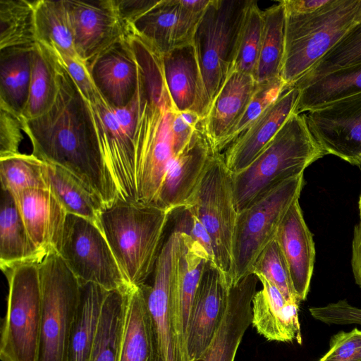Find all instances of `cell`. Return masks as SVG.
Wrapping results in <instances>:
<instances>
[{"instance_id": "cell-1", "label": "cell", "mask_w": 361, "mask_h": 361, "mask_svg": "<svg viewBox=\"0 0 361 361\" xmlns=\"http://www.w3.org/2000/svg\"><path fill=\"white\" fill-rule=\"evenodd\" d=\"M59 62L54 104L39 117L23 118L24 130L32 154L72 173L105 209L118 200V195L103 162L88 103Z\"/></svg>"}, {"instance_id": "cell-2", "label": "cell", "mask_w": 361, "mask_h": 361, "mask_svg": "<svg viewBox=\"0 0 361 361\" xmlns=\"http://www.w3.org/2000/svg\"><path fill=\"white\" fill-rule=\"evenodd\" d=\"M171 214L155 205L120 200L101 212L99 228L130 286L145 284L154 271Z\"/></svg>"}, {"instance_id": "cell-3", "label": "cell", "mask_w": 361, "mask_h": 361, "mask_svg": "<svg viewBox=\"0 0 361 361\" xmlns=\"http://www.w3.org/2000/svg\"><path fill=\"white\" fill-rule=\"evenodd\" d=\"M324 155L305 115L294 112L250 165L232 173L237 212L285 181L303 174L307 166Z\"/></svg>"}, {"instance_id": "cell-4", "label": "cell", "mask_w": 361, "mask_h": 361, "mask_svg": "<svg viewBox=\"0 0 361 361\" xmlns=\"http://www.w3.org/2000/svg\"><path fill=\"white\" fill-rule=\"evenodd\" d=\"M360 0H329L304 15L286 13L281 78L287 89L306 74L355 24Z\"/></svg>"}, {"instance_id": "cell-5", "label": "cell", "mask_w": 361, "mask_h": 361, "mask_svg": "<svg viewBox=\"0 0 361 361\" xmlns=\"http://www.w3.org/2000/svg\"><path fill=\"white\" fill-rule=\"evenodd\" d=\"M251 2L211 0L196 27L192 43L202 80L204 116L233 67Z\"/></svg>"}, {"instance_id": "cell-6", "label": "cell", "mask_w": 361, "mask_h": 361, "mask_svg": "<svg viewBox=\"0 0 361 361\" xmlns=\"http://www.w3.org/2000/svg\"><path fill=\"white\" fill-rule=\"evenodd\" d=\"M140 102L138 92L121 109L111 106L99 92L87 102L104 164L123 202H137L134 129Z\"/></svg>"}, {"instance_id": "cell-7", "label": "cell", "mask_w": 361, "mask_h": 361, "mask_svg": "<svg viewBox=\"0 0 361 361\" xmlns=\"http://www.w3.org/2000/svg\"><path fill=\"white\" fill-rule=\"evenodd\" d=\"M42 317L37 361H66L81 283L58 253L38 264Z\"/></svg>"}, {"instance_id": "cell-8", "label": "cell", "mask_w": 361, "mask_h": 361, "mask_svg": "<svg viewBox=\"0 0 361 361\" xmlns=\"http://www.w3.org/2000/svg\"><path fill=\"white\" fill-rule=\"evenodd\" d=\"M4 274L8 293L1 329V360L37 361L42 317L38 264L18 265Z\"/></svg>"}, {"instance_id": "cell-9", "label": "cell", "mask_w": 361, "mask_h": 361, "mask_svg": "<svg viewBox=\"0 0 361 361\" xmlns=\"http://www.w3.org/2000/svg\"><path fill=\"white\" fill-rule=\"evenodd\" d=\"M303 174L285 181L238 212L232 241L231 286L251 273L260 253L274 238L287 210L300 197Z\"/></svg>"}, {"instance_id": "cell-10", "label": "cell", "mask_w": 361, "mask_h": 361, "mask_svg": "<svg viewBox=\"0 0 361 361\" xmlns=\"http://www.w3.org/2000/svg\"><path fill=\"white\" fill-rule=\"evenodd\" d=\"M185 206L193 211L207 231L212 243L214 261L231 284L232 241L238 212L232 173L221 153L211 155Z\"/></svg>"}, {"instance_id": "cell-11", "label": "cell", "mask_w": 361, "mask_h": 361, "mask_svg": "<svg viewBox=\"0 0 361 361\" xmlns=\"http://www.w3.org/2000/svg\"><path fill=\"white\" fill-rule=\"evenodd\" d=\"M141 80L140 75V102L134 129L137 202L156 205L164 174L178 155L171 131L176 111L149 99Z\"/></svg>"}, {"instance_id": "cell-12", "label": "cell", "mask_w": 361, "mask_h": 361, "mask_svg": "<svg viewBox=\"0 0 361 361\" xmlns=\"http://www.w3.org/2000/svg\"><path fill=\"white\" fill-rule=\"evenodd\" d=\"M59 255L80 283H95L108 291L130 287L102 231L88 219L68 214Z\"/></svg>"}, {"instance_id": "cell-13", "label": "cell", "mask_w": 361, "mask_h": 361, "mask_svg": "<svg viewBox=\"0 0 361 361\" xmlns=\"http://www.w3.org/2000/svg\"><path fill=\"white\" fill-rule=\"evenodd\" d=\"M128 35L164 55L191 43L202 16L187 10L180 0H116Z\"/></svg>"}, {"instance_id": "cell-14", "label": "cell", "mask_w": 361, "mask_h": 361, "mask_svg": "<svg viewBox=\"0 0 361 361\" xmlns=\"http://www.w3.org/2000/svg\"><path fill=\"white\" fill-rule=\"evenodd\" d=\"M182 247L180 234L172 231L158 256L152 284L142 286L156 330L161 361H183L173 318Z\"/></svg>"}, {"instance_id": "cell-15", "label": "cell", "mask_w": 361, "mask_h": 361, "mask_svg": "<svg viewBox=\"0 0 361 361\" xmlns=\"http://www.w3.org/2000/svg\"><path fill=\"white\" fill-rule=\"evenodd\" d=\"M304 115L311 134L325 154L361 165V93Z\"/></svg>"}, {"instance_id": "cell-16", "label": "cell", "mask_w": 361, "mask_h": 361, "mask_svg": "<svg viewBox=\"0 0 361 361\" xmlns=\"http://www.w3.org/2000/svg\"><path fill=\"white\" fill-rule=\"evenodd\" d=\"M79 58L87 67L128 35L116 0H65Z\"/></svg>"}, {"instance_id": "cell-17", "label": "cell", "mask_w": 361, "mask_h": 361, "mask_svg": "<svg viewBox=\"0 0 361 361\" xmlns=\"http://www.w3.org/2000/svg\"><path fill=\"white\" fill-rule=\"evenodd\" d=\"M231 284L213 260H209L197 286L190 313L187 361H197L209 345L227 307Z\"/></svg>"}, {"instance_id": "cell-18", "label": "cell", "mask_w": 361, "mask_h": 361, "mask_svg": "<svg viewBox=\"0 0 361 361\" xmlns=\"http://www.w3.org/2000/svg\"><path fill=\"white\" fill-rule=\"evenodd\" d=\"M11 195L37 250L44 257L59 254L68 213L52 191L30 189Z\"/></svg>"}, {"instance_id": "cell-19", "label": "cell", "mask_w": 361, "mask_h": 361, "mask_svg": "<svg viewBox=\"0 0 361 361\" xmlns=\"http://www.w3.org/2000/svg\"><path fill=\"white\" fill-rule=\"evenodd\" d=\"M299 95L300 91L295 87L286 90L226 148L222 154L232 173L245 169L269 144L295 112Z\"/></svg>"}, {"instance_id": "cell-20", "label": "cell", "mask_w": 361, "mask_h": 361, "mask_svg": "<svg viewBox=\"0 0 361 361\" xmlns=\"http://www.w3.org/2000/svg\"><path fill=\"white\" fill-rule=\"evenodd\" d=\"M94 82L115 109L126 106L137 88L138 63L128 35L112 45L88 66Z\"/></svg>"}, {"instance_id": "cell-21", "label": "cell", "mask_w": 361, "mask_h": 361, "mask_svg": "<svg viewBox=\"0 0 361 361\" xmlns=\"http://www.w3.org/2000/svg\"><path fill=\"white\" fill-rule=\"evenodd\" d=\"M257 276L252 272L230 287L227 307L212 342L197 361H234L242 338L252 324Z\"/></svg>"}, {"instance_id": "cell-22", "label": "cell", "mask_w": 361, "mask_h": 361, "mask_svg": "<svg viewBox=\"0 0 361 361\" xmlns=\"http://www.w3.org/2000/svg\"><path fill=\"white\" fill-rule=\"evenodd\" d=\"M257 83L254 77L231 68L199 124L213 153L244 114Z\"/></svg>"}, {"instance_id": "cell-23", "label": "cell", "mask_w": 361, "mask_h": 361, "mask_svg": "<svg viewBox=\"0 0 361 361\" xmlns=\"http://www.w3.org/2000/svg\"><path fill=\"white\" fill-rule=\"evenodd\" d=\"M212 154L209 144L198 126L188 145L166 170L155 206L171 213L183 207Z\"/></svg>"}, {"instance_id": "cell-24", "label": "cell", "mask_w": 361, "mask_h": 361, "mask_svg": "<svg viewBox=\"0 0 361 361\" xmlns=\"http://www.w3.org/2000/svg\"><path fill=\"white\" fill-rule=\"evenodd\" d=\"M274 239L286 261L293 288L298 300H305L310 290L315 259V247L299 204L293 202L281 220Z\"/></svg>"}, {"instance_id": "cell-25", "label": "cell", "mask_w": 361, "mask_h": 361, "mask_svg": "<svg viewBox=\"0 0 361 361\" xmlns=\"http://www.w3.org/2000/svg\"><path fill=\"white\" fill-rule=\"evenodd\" d=\"M256 276L263 288L256 292L252 299V324L268 341H296L301 344L300 302H288L273 283L262 275Z\"/></svg>"}, {"instance_id": "cell-26", "label": "cell", "mask_w": 361, "mask_h": 361, "mask_svg": "<svg viewBox=\"0 0 361 361\" xmlns=\"http://www.w3.org/2000/svg\"><path fill=\"white\" fill-rule=\"evenodd\" d=\"M166 86L176 111H193L204 117V92L201 73L192 43L164 54Z\"/></svg>"}, {"instance_id": "cell-27", "label": "cell", "mask_w": 361, "mask_h": 361, "mask_svg": "<svg viewBox=\"0 0 361 361\" xmlns=\"http://www.w3.org/2000/svg\"><path fill=\"white\" fill-rule=\"evenodd\" d=\"M119 361H161L156 330L142 286H130L126 293Z\"/></svg>"}, {"instance_id": "cell-28", "label": "cell", "mask_w": 361, "mask_h": 361, "mask_svg": "<svg viewBox=\"0 0 361 361\" xmlns=\"http://www.w3.org/2000/svg\"><path fill=\"white\" fill-rule=\"evenodd\" d=\"M180 233L183 247L173 318L182 360L187 361L186 334L191 307L205 266L213 259L200 243Z\"/></svg>"}, {"instance_id": "cell-29", "label": "cell", "mask_w": 361, "mask_h": 361, "mask_svg": "<svg viewBox=\"0 0 361 361\" xmlns=\"http://www.w3.org/2000/svg\"><path fill=\"white\" fill-rule=\"evenodd\" d=\"M43 256L31 242L14 198L1 190L0 209V267L4 273L13 267L40 263Z\"/></svg>"}, {"instance_id": "cell-30", "label": "cell", "mask_w": 361, "mask_h": 361, "mask_svg": "<svg viewBox=\"0 0 361 361\" xmlns=\"http://www.w3.org/2000/svg\"><path fill=\"white\" fill-rule=\"evenodd\" d=\"M59 67L53 50L38 43L34 46L28 99L22 114L25 120L41 116L54 104L59 87Z\"/></svg>"}, {"instance_id": "cell-31", "label": "cell", "mask_w": 361, "mask_h": 361, "mask_svg": "<svg viewBox=\"0 0 361 361\" xmlns=\"http://www.w3.org/2000/svg\"><path fill=\"white\" fill-rule=\"evenodd\" d=\"M108 290L92 283H81L77 316L69 338L66 361H89Z\"/></svg>"}, {"instance_id": "cell-32", "label": "cell", "mask_w": 361, "mask_h": 361, "mask_svg": "<svg viewBox=\"0 0 361 361\" xmlns=\"http://www.w3.org/2000/svg\"><path fill=\"white\" fill-rule=\"evenodd\" d=\"M299 91L295 111L298 114L360 94L361 63L326 74Z\"/></svg>"}, {"instance_id": "cell-33", "label": "cell", "mask_w": 361, "mask_h": 361, "mask_svg": "<svg viewBox=\"0 0 361 361\" xmlns=\"http://www.w3.org/2000/svg\"><path fill=\"white\" fill-rule=\"evenodd\" d=\"M33 47L1 49L0 106L21 116L28 99Z\"/></svg>"}, {"instance_id": "cell-34", "label": "cell", "mask_w": 361, "mask_h": 361, "mask_svg": "<svg viewBox=\"0 0 361 361\" xmlns=\"http://www.w3.org/2000/svg\"><path fill=\"white\" fill-rule=\"evenodd\" d=\"M34 18L37 43L60 54L79 58L65 0H37Z\"/></svg>"}, {"instance_id": "cell-35", "label": "cell", "mask_w": 361, "mask_h": 361, "mask_svg": "<svg viewBox=\"0 0 361 361\" xmlns=\"http://www.w3.org/2000/svg\"><path fill=\"white\" fill-rule=\"evenodd\" d=\"M128 290L107 293L89 361H119Z\"/></svg>"}, {"instance_id": "cell-36", "label": "cell", "mask_w": 361, "mask_h": 361, "mask_svg": "<svg viewBox=\"0 0 361 361\" xmlns=\"http://www.w3.org/2000/svg\"><path fill=\"white\" fill-rule=\"evenodd\" d=\"M264 27L254 74L257 83L281 77L285 50L286 10L281 1L263 11Z\"/></svg>"}, {"instance_id": "cell-37", "label": "cell", "mask_w": 361, "mask_h": 361, "mask_svg": "<svg viewBox=\"0 0 361 361\" xmlns=\"http://www.w3.org/2000/svg\"><path fill=\"white\" fill-rule=\"evenodd\" d=\"M47 165L50 190L66 212L99 226V216L104 209L99 200L68 171L51 164Z\"/></svg>"}, {"instance_id": "cell-38", "label": "cell", "mask_w": 361, "mask_h": 361, "mask_svg": "<svg viewBox=\"0 0 361 361\" xmlns=\"http://www.w3.org/2000/svg\"><path fill=\"white\" fill-rule=\"evenodd\" d=\"M36 1L0 0V50L33 47Z\"/></svg>"}, {"instance_id": "cell-39", "label": "cell", "mask_w": 361, "mask_h": 361, "mask_svg": "<svg viewBox=\"0 0 361 361\" xmlns=\"http://www.w3.org/2000/svg\"><path fill=\"white\" fill-rule=\"evenodd\" d=\"M1 190L14 195L30 189H50L47 163L34 154L0 158Z\"/></svg>"}, {"instance_id": "cell-40", "label": "cell", "mask_w": 361, "mask_h": 361, "mask_svg": "<svg viewBox=\"0 0 361 361\" xmlns=\"http://www.w3.org/2000/svg\"><path fill=\"white\" fill-rule=\"evenodd\" d=\"M361 63V21L354 24L306 74L292 87L298 90L334 71Z\"/></svg>"}, {"instance_id": "cell-41", "label": "cell", "mask_w": 361, "mask_h": 361, "mask_svg": "<svg viewBox=\"0 0 361 361\" xmlns=\"http://www.w3.org/2000/svg\"><path fill=\"white\" fill-rule=\"evenodd\" d=\"M263 27V11L257 1L252 0L232 68L254 76L261 48Z\"/></svg>"}, {"instance_id": "cell-42", "label": "cell", "mask_w": 361, "mask_h": 361, "mask_svg": "<svg viewBox=\"0 0 361 361\" xmlns=\"http://www.w3.org/2000/svg\"><path fill=\"white\" fill-rule=\"evenodd\" d=\"M286 90V85L281 77L257 83L244 114L221 142L219 153L245 131Z\"/></svg>"}, {"instance_id": "cell-43", "label": "cell", "mask_w": 361, "mask_h": 361, "mask_svg": "<svg viewBox=\"0 0 361 361\" xmlns=\"http://www.w3.org/2000/svg\"><path fill=\"white\" fill-rule=\"evenodd\" d=\"M251 272L273 283L288 302H300L294 292L289 269L277 241L274 238L262 250Z\"/></svg>"}, {"instance_id": "cell-44", "label": "cell", "mask_w": 361, "mask_h": 361, "mask_svg": "<svg viewBox=\"0 0 361 361\" xmlns=\"http://www.w3.org/2000/svg\"><path fill=\"white\" fill-rule=\"evenodd\" d=\"M24 119L9 109L0 106V158L20 153Z\"/></svg>"}, {"instance_id": "cell-45", "label": "cell", "mask_w": 361, "mask_h": 361, "mask_svg": "<svg viewBox=\"0 0 361 361\" xmlns=\"http://www.w3.org/2000/svg\"><path fill=\"white\" fill-rule=\"evenodd\" d=\"M318 361H361V330L355 328L334 334L329 350Z\"/></svg>"}, {"instance_id": "cell-46", "label": "cell", "mask_w": 361, "mask_h": 361, "mask_svg": "<svg viewBox=\"0 0 361 361\" xmlns=\"http://www.w3.org/2000/svg\"><path fill=\"white\" fill-rule=\"evenodd\" d=\"M174 216L173 231L185 233L200 243L214 260V250L211 238L201 221L188 207L176 209L172 212Z\"/></svg>"}, {"instance_id": "cell-47", "label": "cell", "mask_w": 361, "mask_h": 361, "mask_svg": "<svg viewBox=\"0 0 361 361\" xmlns=\"http://www.w3.org/2000/svg\"><path fill=\"white\" fill-rule=\"evenodd\" d=\"M54 51L73 80L83 97L87 102L92 100L99 90L94 82L87 64L79 58H74L56 51Z\"/></svg>"}, {"instance_id": "cell-48", "label": "cell", "mask_w": 361, "mask_h": 361, "mask_svg": "<svg viewBox=\"0 0 361 361\" xmlns=\"http://www.w3.org/2000/svg\"><path fill=\"white\" fill-rule=\"evenodd\" d=\"M197 128L190 126L182 118L180 112L175 111L171 124V131L175 149L178 154L188 145Z\"/></svg>"}, {"instance_id": "cell-49", "label": "cell", "mask_w": 361, "mask_h": 361, "mask_svg": "<svg viewBox=\"0 0 361 361\" xmlns=\"http://www.w3.org/2000/svg\"><path fill=\"white\" fill-rule=\"evenodd\" d=\"M286 13L304 15L314 12L326 4L329 0H283Z\"/></svg>"}, {"instance_id": "cell-50", "label": "cell", "mask_w": 361, "mask_h": 361, "mask_svg": "<svg viewBox=\"0 0 361 361\" xmlns=\"http://www.w3.org/2000/svg\"><path fill=\"white\" fill-rule=\"evenodd\" d=\"M352 269L356 283L361 288V223L355 226L352 243Z\"/></svg>"}, {"instance_id": "cell-51", "label": "cell", "mask_w": 361, "mask_h": 361, "mask_svg": "<svg viewBox=\"0 0 361 361\" xmlns=\"http://www.w3.org/2000/svg\"><path fill=\"white\" fill-rule=\"evenodd\" d=\"M181 4L189 11L202 16L211 0H180Z\"/></svg>"}, {"instance_id": "cell-52", "label": "cell", "mask_w": 361, "mask_h": 361, "mask_svg": "<svg viewBox=\"0 0 361 361\" xmlns=\"http://www.w3.org/2000/svg\"><path fill=\"white\" fill-rule=\"evenodd\" d=\"M361 21V0L359 1L358 7L356 11L355 22L357 23Z\"/></svg>"}, {"instance_id": "cell-53", "label": "cell", "mask_w": 361, "mask_h": 361, "mask_svg": "<svg viewBox=\"0 0 361 361\" xmlns=\"http://www.w3.org/2000/svg\"><path fill=\"white\" fill-rule=\"evenodd\" d=\"M359 211H360V223H361V195L359 200Z\"/></svg>"}]
</instances>
